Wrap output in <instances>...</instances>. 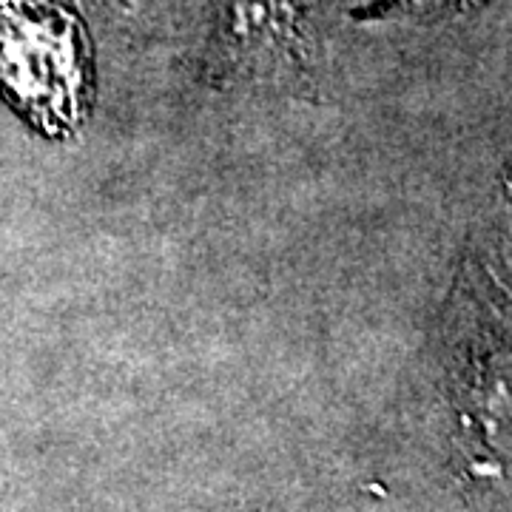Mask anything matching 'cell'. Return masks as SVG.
I'll return each mask as SVG.
<instances>
[{"label":"cell","instance_id":"7a4b0ae2","mask_svg":"<svg viewBox=\"0 0 512 512\" xmlns=\"http://www.w3.org/2000/svg\"><path fill=\"white\" fill-rule=\"evenodd\" d=\"M305 57L299 0H217L205 49L214 77L299 74Z\"/></svg>","mask_w":512,"mask_h":512},{"label":"cell","instance_id":"3957f363","mask_svg":"<svg viewBox=\"0 0 512 512\" xmlns=\"http://www.w3.org/2000/svg\"><path fill=\"white\" fill-rule=\"evenodd\" d=\"M476 0H384L382 12L387 15H441L447 9H458V6H470Z\"/></svg>","mask_w":512,"mask_h":512},{"label":"cell","instance_id":"277c9868","mask_svg":"<svg viewBox=\"0 0 512 512\" xmlns=\"http://www.w3.org/2000/svg\"><path fill=\"white\" fill-rule=\"evenodd\" d=\"M97 12H103L111 20H128L140 18L148 9L151 0H89Z\"/></svg>","mask_w":512,"mask_h":512},{"label":"cell","instance_id":"6da1fadb","mask_svg":"<svg viewBox=\"0 0 512 512\" xmlns=\"http://www.w3.org/2000/svg\"><path fill=\"white\" fill-rule=\"evenodd\" d=\"M0 86L35 126L72 131L86 103V43L46 0H0Z\"/></svg>","mask_w":512,"mask_h":512}]
</instances>
